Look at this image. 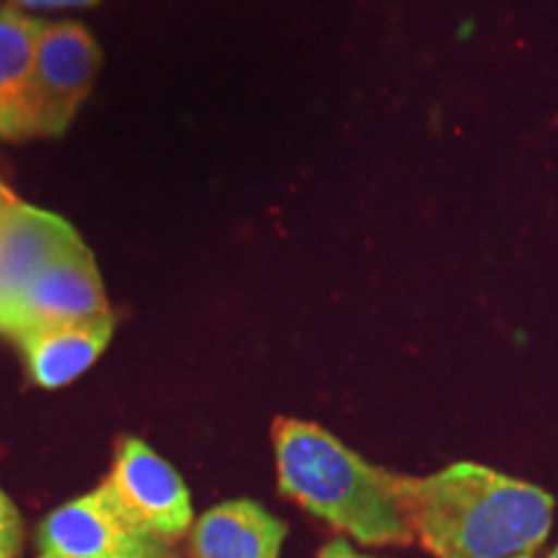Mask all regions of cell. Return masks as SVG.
<instances>
[{"instance_id":"4fadbf2b","label":"cell","mask_w":558,"mask_h":558,"mask_svg":"<svg viewBox=\"0 0 558 558\" xmlns=\"http://www.w3.org/2000/svg\"><path fill=\"white\" fill-rule=\"evenodd\" d=\"M26 9H86L99 0H19Z\"/></svg>"},{"instance_id":"8992f818","label":"cell","mask_w":558,"mask_h":558,"mask_svg":"<svg viewBox=\"0 0 558 558\" xmlns=\"http://www.w3.org/2000/svg\"><path fill=\"white\" fill-rule=\"evenodd\" d=\"M37 543L45 554L62 558L169 556L166 543L150 538L132 525L104 486L47 514V520L39 525Z\"/></svg>"},{"instance_id":"7c38bea8","label":"cell","mask_w":558,"mask_h":558,"mask_svg":"<svg viewBox=\"0 0 558 558\" xmlns=\"http://www.w3.org/2000/svg\"><path fill=\"white\" fill-rule=\"evenodd\" d=\"M316 558H373V556L360 554V550H354L352 546H349L347 541L337 538V541H329V543H326V546L318 550V556H316Z\"/></svg>"},{"instance_id":"9a60e30c","label":"cell","mask_w":558,"mask_h":558,"mask_svg":"<svg viewBox=\"0 0 558 558\" xmlns=\"http://www.w3.org/2000/svg\"><path fill=\"white\" fill-rule=\"evenodd\" d=\"M548 558H558V548H556V550H554V554H550Z\"/></svg>"},{"instance_id":"2e32d148","label":"cell","mask_w":558,"mask_h":558,"mask_svg":"<svg viewBox=\"0 0 558 558\" xmlns=\"http://www.w3.org/2000/svg\"><path fill=\"white\" fill-rule=\"evenodd\" d=\"M13 199V197H11ZM0 316H3V305H0Z\"/></svg>"},{"instance_id":"e0dca14e","label":"cell","mask_w":558,"mask_h":558,"mask_svg":"<svg viewBox=\"0 0 558 558\" xmlns=\"http://www.w3.org/2000/svg\"><path fill=\"white\" fill-rule=\"evenodd\" d=\"M518 558H530V556H518Z\"/></svg>"},{"instance_id":"6da1fadb","label":"cell","mask_w":558,"mask_h":558,"mask_svg":"<svg viewBox=\"0 0 558 558\" xmlns=\"http://www.w3.org/2000/svg\"><path fill=\"white\" fill-rule=\"evenodd\" d=\"M411 535L437 558H518L546 543L554 499L546 488L481 463H452L429 476L396 473Z\"/></svg>"},{"instance_id":"7a4b0ae2","label":"cell","mask_w":558,"mask_h":558,"mask_svg":"<svg viewBox=\"0 0 558 558\" xmlns=\"http://www.w3.org/2000/svg\"><path fill=\"white\" fill-rule=\"evenodd\" d=\"M279 492L365 546L414 541L396 497V473L373 465L313 422L277 418L271 427Z\"/></svg>"},{"instance_id":"ac0fdd59","label":"cell","mask_w":558,"mask_h":558,"mask_svg":"<svg viewBox=\"0 0 558 558\" xmlns=\"http://www.w3.org/2000/svg\"><path fill=\"white\" fill-rule=\"evenodd\" d=\"M163 558H173V556H163Z\"/></svg>"},{"instance_id":"30bf717a","label":"cell","mask_w":558,"mask_h":558,"mask_svg":"<svg viewBox=\"0 0 558 558\" xmlns=\"http://www.w3.org/2000/svg\"><path fill=\"white\" fill-rule=\"evenodd\" d=\"M45 21L0 5V137H32V75Z\"/></svg>"},{"instance_id":"52a82bcc","label":"cell","mask_w":558,"mask_h":558,"mask_svg":"<svg viewBox=\"0 0 558 558\" xmlns=\"http://www.w3.org/2000/svg\"><path fill=\"white\" fill-rule=\"evenodd\" d=\"M81 235L60 215L24 205L16 197L0 205V305L24 288L39 267L52 256L78 243ZM3 333V316H0Z\"/></svg>"},{"instance_id":"3957f363","label":"cell","mask_w":558,"mask_h":558,"mask_svg":"<svg viewBox=\"0 0 558 558\" xmlns=\"http://www.w3.org/2000/svg\"><path fill=\"white\" fill-rule=\"evenodd\" d=\"M101 486L124 518L150 538L171 543L192 527L190 488L169 460L143 439H122L109 478Z\"/></svg>"},{"instance_id":"8fae6325","label":"cell","mask_w":558,"mask_h":558,"mask_svg":"<svg viewBox=\"0 0 558 558\" xmlns=\"http://www.w3.org/2000/svg\"><path fill=\"white\" fill-rule=\"evenodd\" d=\"M21 533H24V525H21L19 509L0 488V558H13L21 548Z\"/></svg>"},{"instance_id":"ba28073f","label":"cell","mask_w":558,"mask_h":558,"mask_svg":"<svg viewBox=\"0 0 558 558\" xmlns=\"http://www.w3.org/2000/svg\"><path fill=\"white\" fill-rule=\"evenodd\" d=\"M111 333H114V318L109 313L90 320L39 326V329L21 331L13 339L24 354L29 378L39 388L54 390L81 378L109 347Z\"/></svg>"},{"instance_id":"5b68a950","label":"cell","mask_w":558,"mask_h":558,"mask_svg":"<svg viewBox=\"0 0 558 558\" xmlns=\"http://www.w3.org/2000/svg\"><path fill=\"white\" fill-rule=\"evenodd\" d=\"M101 316H109L107 290L94 254L78 241L34 271L24 288L9 300L3 311V333L19 337L21 331L39 326Z\"/></svg>"},{"instance_id":"277c9868","label":"cell","mask_w":558,"mask_h":558,"mask_svg":"<svg viewBox=\"0 0 558 558\" xmlns=\"http://www.w3.org/2000/svg\"><path fill=\"white\" fill-rule=\"evenodd\" d=\"M101 50L83 24H45L34 54L32 137H58L70 128L94 86Z\"/></svg>"},{"instance_id":"9c48e42d","label":"cell","mask_w":558,"mask_h":558,"mask_svg":"<svg viewBox=\"0 0 558 558\" xmlns=\"http://www.w3.org/2000/svg\"><path fill=\"white\" fill-rule=\"evenodd\" d=\"M288 525L259 501L233 499L207 509L190 535L192 558H279Z\"/></svg>"},{"instance_id":"5bb4252c","label":"cell","mask_w":558,"mask_h":558,"mask_svg":"<svg viewBox=\"0 0 558 558\" xmlns=\"http://www.w3.org/2000/svg\"><path fill=\"white\" fill-rule=\"evenodd\" d=\"M41 558H62V556H52V554H45Z\"/></svg>"}]
</instances>
